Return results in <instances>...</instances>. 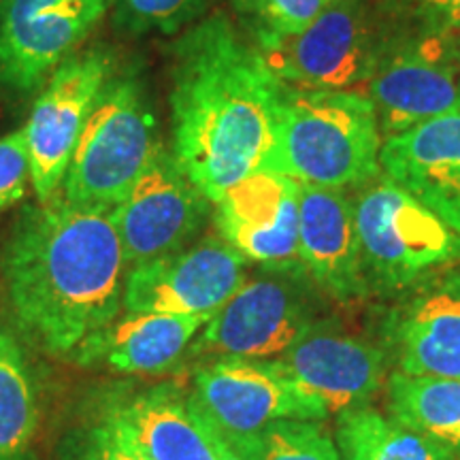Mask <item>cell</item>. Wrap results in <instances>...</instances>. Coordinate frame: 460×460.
Wrapping results in <instances>:
<instances>
[{
    "instance_id": "obj_12",
    "label": "cell",
    "mask_w": 460,
    "mask_h": 460,
    "mask_svg": "<svg viewBox=\"0 0 460 460\" xmlns=\"http://www.w3.org/2000/svg\"><path fill=\"white\" fill-rule=\"evenodd\" d=\"M211 205L172 152L160 147L128 194L111 209L128 269L188 247L203 228Z\"/></svg>"
},
{
    "instance_id": "obj_30",
    "label": "cell",
    "mask_w": 460,
    "mask_h": 460,
    "mask_svg": "<svg viewBox=\"0 0 460 460\" xmlns=\"http://www.w3.org/2000/svg\"><path fill=\"white\" fill-rule=\"evenodd\" d=\"M197 418H199V416H197ZM199 420H200V418H199ZM200 424H203L205 430H207V435H209L211 446H214V452H216V458H217V460H245L237 450H234L233 446L228 444L226 439H224V437L217 435L216 430L211 429V427H207L203 420H200Z\"/></svg>"
},
{
    "instance_id": "obj_16",
    "label": "cell",
    "mask_w": 460,
    "mask_h": 460,
    "mask_svg": "<svg viewBox=\"0 0 460 460\" xmlns=\"http://www.w3.org/2000/svg\"><path fill=\"white\" fill-rule=\"evenodd\" d=\"M384 331L399 373L460 379V267L420 281Z\"/></svg>"
},
{
    "instance_id": "obj_10",
    "label": "cell",
    "mask_w": 460,
    "mask_h": 460,
    "mask_svg": "<svg viewBox=\"0 0 460 460\" xmlns=\"http://www.w3.org/2000/svg\"><path fill=\"white\" fill-rule=\"evenodd\" d=\"M305 399L329 416L369 407L388 382L386 348L314 320L284 354L273 358Z\"/></svg>"
},
{
    "instance_id": "obj_17",
    "label": "cell",
    "mask_w": 460,
    "mask_h": 460,
    "mask_svg": "<svg viewBox=\"0 0 460 460\" xmlns=\"http://www.w3.org/2000/svg\"><path fill=\"white\" fill-rule=\"evenodd\" d=\"M298 261L320 292L354 305L371 292L362 267L354 203L343 190L301 183Z\"/></svg>"
},
{
    "instance_id": "obj_26",
    "label": "cell",
    "mask_w": 460,
    "mask_h": 460,
    "mask_svg": "<svg viewBox=\"0 0 460 460\" xmlns=\"http://www.w3.org/2000/svg\"><path fill=\"white\" fill-rule=\"evenodd\" d=\"M65 460H147L128 435L101 413L66 444Z\"/></svg>"
},
{
    "instance_id": "obj_28",
    "label": "cell",
    "mask_w": 460,
    "mask_h": 460,
    "mask_svg": "<svg viewBox=\"0 0 460 460\" xmlns=\"http://www.w3.org/2000/svg\"><path fill=\"white\" fill-rule=\"evenodd\" d=\"M31 186V156L24 130L20 128L0 137V211L20 203Z\"/></svg>"
},
{
    "instance_id": "obj_21",
    "label": "cell",
    "mask_w": 460,
    "mask_h": 460,
    "mask_svg": "<svg viewBox=\"0 0 460 460\" xmlns=\"http://www.w3.org/2000/svg\"><path fill=\"white\" fill-rule=\"evenodd\" d=\"M41 430V390L26 348L0 326V460H32Z\"/></svg>"
},
{
    "instance_id": "obj_31",
    "label": "cell",
    "mask_w": 460,
    "mask_h": 460,
    "mask_svg": "<svg viewBox=\"0 0 460 460\" xmlns=\"http://www.w3.org/2000/svg\"><path fill=\"white\" fill-rule=\"evenodd\" d=\"M454 31H456V37H458V43H460V24L454 26Z\"/></svg>"
},
{
    "instance_id": "obj_22",
    "label": "cell",
    "mask_w": 460,
    "mask_h": 460,
    "mask_svg": "<svg viewBox=\"0 0 460 460\" xmlns=\"http://www.w3.org/2000/svg\"><path fill=\"white\" fill-rule=\"evenodd\" d=\"M390 418L460 460V379L390 373Z\"/></svg>"
},
{
    "instance_id": "obj_29",
    "label": "cell",
    "mask_w": 460,
    "mask_h": 460,
    "mask_svg": "<svg viewBox=\"0 0 460 460\" xmlns=\"http://www.w3.org/2000/svg\"><path fill=\"white\" fill-rule=\"evenodd\" d=\"M427 20V26L454 28L460 24V0H394Z\"/></svg>"
},
{
    "instance_id": "obj_6",
    "label": "cell",
    "mask_w": 460,
    "mask_h": 460,
    "mask_svg": "<svg viewBox=\"0 0 460 460\" xmlns=\"http://www.w3.org/2000/svg\"><path fill=\"white\" fill-rule=\"evenodd\" d=\"M318 290L303 264L264 267L207 320L194 354L211 358L273 360L296 341L318 314Z\"/></svg>"
},
{
    "instance_id": "obj_8",
    "label": "cell",
    "mask_w": 460,
    "mask_h": 460,
    "mask_svg": "<svg viewBox=\"0 0 460 460\" xmlns=\"http://www.w3.org/2000/svg\"><path fill=\"white\" fill-rule=\"evenodd\" d=\"M386 137L460 111V43L454 28H433L416 37L386 41L365 84Z\"/></svg>"
},
{
    "instance_id": "obj_3",
    "label": "cell",
    "mask_w": 460,
    "mask_h": 460,
    "mask_svg": "<svg viewBox=\"0 0 460 460\" xmlns=\"http://www.w3.org/2000/svg\"><path fill=\"white\" fill-rule=\"evenodd\" d=\"M379 122L354 90H284L271 171L322 188L365 186L379 172Z\"/></svg>"
},
{
    "instance_id": "obj_1",
    "label": "cell",
    "mask_w": 460,
    "mask_h": 460,
    "mask_svg": "<svg viewBox=\"0 0 460 460\" xmlns=\"http://www.w3.org/2000/svg\"><path fill=\"white\" fill-rule=\"evenodd\" d=\"M171 82L172 156L211 203L271 171L286 85L226 17L177 39Z\"/></svg>"
},
{
    "instance_id": "obj_5",
    "label": "cell",
    "mask_w": 460,
    "mask_h": 460,
    "mask_svg": "<svg viewBox=\"0 0 460 460\" xmlns=\"http://www.w3.org/2000/svg\"><path fill=\"white\" fill-rule=\"evenodd\" d=\"M369 288L402 290L460 262V234L386 175L354 203Z\"/></svg>"
},
{
    "instance_id": "obj_27",
    "label": "cell",
    "mask_w": 460,
    "mask_h": 460,
    "mask_svg": "<svg viewBox=\"0 0 460 460\" xmlns=\"http://www.w3.org/2000/svg\"><path fill=\"white\" fill-rule=\"evenodd\" d=\"M119 15L132 31L172 34L192 24L205 0H118Z\"/></svg>"
},
{
    "instance_id": "obj_19",
    "label": "cell",
    "mask_w": 460,
    "mask_h": 460,
    "mask_svg": "<svg viewBox=\"0 0 460 460\" xmlns=\"http://www.w3.org/2000/svg\"><path fill=\"white\" fill-rule=\"evenodd\" d=\"M207 320L209 315L126 314L85 339L68 358L82 367L160 376L183 360Z\"/></svg>"
},
{
    "instance_id": "obj_14",
    "label": "cell",
    "mask_w": 460,
    "mask_h": 460,
    "mask_svg": "<svg viewBox=\"0 0 460 460\" xmlns=\"http://www.w3.org/2000/svg\"><path fill=\"white\" fill-rule=\"evenodd\" d=\"M115 0H4L0 7V85L39 88L88 37Z\"/></svg>"
},
{
    "instance_id": "obj_7",
    "label": "cell",
    "mask_w": 460,
    "mask_h": 460,
    "mask_svg": "<svg viewBox=\"0 0 460 460\" xmlns=\"http://www.w3.org/2000/svg\"><path fill=\"white\" fill-rule=\"evenodd\" d=\"M258 41L264 60L284 85L348 90L369 82L388 39L379 34L369 0H331L298 34Z\"/></svg>"
},
{
    "instance_id": "obj_24",
    "label": "cell",
    "mask_w": 460,
    "mask_h": 460,
    "mask_svg": "<svg viewBox=\"0 0 460 460\" xmlns=\"http://www.w3.org/2000/svg\"><path fill=\"white\" fill-rule=\"evenodd\" d=\"M226 441L245 460H341L337 441L315 420H279L245 439Z\"/></svg>"
},
{
    "instance_id": "obj_9",
    "label": "cell",
    "mask_w": 460,
    "mask_h": 460,
    "mask_svg": "<svg viewBox=\"0 0 460 460\" xmlns=\"http://www.w3.org/2000/svg\"><path fill=\"white\" fill-rule=\"evenodd\" d=\"M190 407L224 439H245L279 420H322L329 413L295 388L275 360L214 358L194 376Z\"/></svg>"
},
{
    "instance_id": "obj_25",
    "label": "cell",
    "mask_w": 460,
    "mask_h": 460,
    "mask_svg": "<svg viewBox=\"0 0 460 460\" xmlns=\"http://www.w3.org/2000/svg\"><path fill=\"white\" fill-rule=\"evenodd\" d=\"M258 24L261 37H292L305 31L331 0H237Z\"/></svg>"
},
{
    "instance_id": "obj_20",
    "label": "cell",
    "mask_w": 460,
    "mask_h": 460,
    "mask_svg": "<svg viewBox=\"0 0 460 460\" xmlns=\"http://www.w3.org/2000/svg\"><path fill=\"white\" fill-rule=\"evenodd\" d=\"M99 413L118 424L147 460H217L188 396L172 386L111 394Z\"/></svg>"
},
{
    "instance_id": "obj_4",
    "label": "cell",
    "mask_w": 460,
    "mask_h": 460,
    "mask_svg": "<svg viewBox=\"0 0 460 460\" xmlns=\"http://www.w3.org/2000/svg\"><path fill=\"white\" fill-rule=\"evenodd\" d=\"M160 147L156 115L139 79L111 77L75 147L62 197L77 205L113 209Z\"/></svg>"
},
{
    "instance_id": "obj_15",
    "label": "cell",
    "mask_w": 460,
    "mask_h": 460,
    "mask_svg": "<svg viewBox=\"0 0 460 460\" xmlns=\"http://www.w3.org/2000/svg\"><path fill=\"white\" fill-rule=\"evenodd\" d=\"M301 183L278 171H258L233 186L216 205L220 237L247 262L296 267Z\"/></svg>"
},
{
    "instance_id": "obj_11",
    "label": "cell",
    "mask_w": 460,
    "mask_h": 460,
    "mask_svg": "<svg viewBox=\"0 0 460 460\" xmlns=\"http://www.w3.org/2000/svg\"><path fill=\"white\" fill-rule=\"evenodd\" d=\"M111 77L113 60L105 51L66 58L51 73L22 128L39 200H49L60 192L88 115Z\"/></svg>"
},
{
    "instance_id": "obj_13",
    "label": "cell",
    "mask_w": 460,
    "mask_h": 460,
    "mask_svg": "<svg viewBox=\"0 0 460 460\" xmlns=\"http://www.w3.org/2000/svg\"><path fill=\"white\" fill-rule=\"evenodd\" d=\"M247 261L222 237H207L175 254L130 267L126 314L214 315L245 281Z\"/></svg>"
},
{
    "instance_id": "obj_23",
    "label": "cell",
    "mask_w": 460,
    "mask_h": 460,
    "mask_svg": "<svg viewBox=\"0 0 460 460\" xmlns=\"http://www.w3.org/2000/svg\"><path fill=\"white\" fill-rule=\"evenodd\" d=\"M341 460H458L427 437L371 407L337 416Z\"/></svg>"
},
{
    "instance_id": "obj_18",
    "label": "cell",
    "mask_w": 460,
    "mask_h": 460,
    "mask_svg": "<svg viewBox=\"0 0 460 460\" xmlns=\"http://www.w3.org/2000/svg\"><path fill=\"white\" fill-rule=\"evenodd\" d=\"M379 169L460 234V111L386 137Z\"/></svg>"
},
{
    "instance_id": "obj_2",
    "label": "cell",
    "mask_w": 460,
    "mask_h": 460,
    "mask_svg": "<svg viewBox=\"0 0 460 460\" xmlns=\"http://www.w3.org/2000/svg\"><path fill=\"white\" fill-rule=\"evenodd\" d=\"M3 273L20 331L48 354L68 358L118 318L128 264L111 209L56 194L20 217Z\"/></svg>"
}]
</instances>
